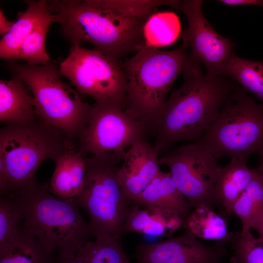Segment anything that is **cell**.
Instances as JSON below:
<instances>
[{"label":"cell","instance_id":"obj_8","mask_svg":"<svg viewBox=\"0 0 263 263\" xmlns=\"http://www.w3.org/2000/svg\"><path fill=\"white\" fill-rule=\"evenodd\" d=\"M123 153H100L86 158L84 183L74 199L86 210L95 239L121 237L131 206L117 178Z\"/></svg>","mask_w":263,"mask_h":263},{"label":"cell","instance_id":"obj_7","mask_svg":"<svg viewBox=\"0 0 263 263\" xmlns=\"http://www.w3.org/2000/svg\"><path fill=\"white\" fill-rule=\"evenodd\" d=\"M246 91L234 89L216 119L193 141L216 160L225 156L247 160L263 151V103H256Z\"/></svg>","mask_w":263,"mask_h":263},{"label":"cell","instance_id":"obj_25","mask_svg":"<svg viewBox=\"0 0 263 263\" xmlns=\"http://www.w3.org/2000/svg\"><path fill=\"white\" fill-rule=\"evenodd\" d=\"M75 256L84 263H131L123 248L121 237L88 241Z\"/></svg>","mask_w":263,"mask_h":263},{"label":"cell","instance_id":"obj_34","mask_svg":"<svg viewBox=\"0 0 263 263\" xmlns=\"http://www.w3.org/2000/svg\"><path fill=\"white\" fill-rule=\"evenodd\" d=\"M54 263H84L76 256L72 257H59L58 260Z\"/></svg>","mask_w":263,"mask_h":263},{"label":"cell","instance_id":"obj_9","mask_svg":"<svg viewBox=\"0 0 263 263\" xmlns=\"http://www.w3.org/2000/svg\"><path fill=\"white\" fill-rule=\"evenodd\" d=\"M60 75L68 78L80 94L95 102H110L124 106L127 80L119 61L100 52L72 45L59 64Z\"/></svg>","mask_w":263,"mask_h":263},{"label":"cell","instance_id":"obj_18","mask_svg":"<svg viewBox=\"0 0 263 263\" xmlns=\"http://www.w3.org/2000/svg\"><path fill=\"white\" fill-rule=\"evenodd\" d=\"M247 160L232 158L221 167L215 189L216 204L221 206L224 215L228 218L236 201L246 188L254 175L253 169L246 164Z\"/></svg>","mask_w":263,"mask_h":263},{"label":"cell","instance_id":"obj_36","mask_svg":"<svg viewBox=\"0 0 263 263\" xmlns=\"http://www.w3.org/2000/svg\"><path fill=\"white\" fill-rule=\"evenodd\" d=\"M255 230L259 234V239L263 243V224L259 226Z\"/></svg>","mask_w":263,"mask_h":263},{"label":"cell","instance_id":"obj_14","mask_svg":"<svg viewBox=\"0 0 263 263\" xmlns=\"http://www.w3.org/2000/svg\"><path fill=\"white\" fill-rule=\"evenodd\" d=\"M158 154L144 139L135 142L123 152L117 178L124 196L131 203L161 170Z\"/></svg>","mask_w":263,"mask_h":263},{"label":"cell","instance_id":"obj_23","mask_svg":"<svg viewBox=\"0 0 263 263\" xmlns=\"http://www.w3.org/2000/svg\"><path fill=\"white\" fill-rule=\"evenodd\" d=\"M184 225L196 237L216 241H228L231 233L227 231L225 219L205 205L195 207Z\"/></svg>","mask_w":263,"mask_h":263},{"label":"cell","instance_id":"obj_27","mask_svg":"<svg viewBox=\"0 0 263 263\" xmlns=\"http://www.w3.org/2000/svg\"><path fill=\"white\" fill-rule=\"evenodd\" d=\"M225 75L230 76L245 90L263 102V62L240 58L234 55Z\"/></svg>","mask_w":263,"mask_h":263},{"label":"cell","instance_id":"obj_6","mask_svg":"<svg viewBox=\"0 0 263 263\" xmlns=\"http://www.w3.org/2000/svg\"><path fill=\"white\" fill-rule=\"evenodd\" d=\"M68 140L38 118L31 122L11 124L0 131V157L10 179L9 194L16 195L38 185L36 173L47 159L55 162L65 151Z\"/></svg>","mask_w":263,"mask_h":263},{"label":"cell","instance_id":"obj_31","mask_svg":"<svg viewBox=\"0 0 263 263\" xmlns=\"http://www.w3.org/2000/svg\"><path fill=\"white\" fill-rule=\"evenodd\" d=\"M0 196L8 195L10 192L9 173L3 159L0 157Z\"/></svg>","mask_w":263,"mask_h":263},{"label":"cell","instance_id":"obj_28","mask_svg":"<svg viewBox=\"0 0 263 263\" xmlns=\"http://www.w3.org/2000/svg\"><path fill=\"white\" fill-rule=\"evenodd\" d=\"M228 241L233 251L231 263H263V243L250 229L231 233Z\"/></svg>","mask_w":263,"mask_h":263},{"label":"cell","instance_id":"obj_11","mask_svg":"<svg viewBox=\"0 0 263 263\" xmlns=\"http://www.w3.org/2000/svg\"><path fill=\"white\" fill-rule=\"evenodd\" d=\"M147 129L113 102H95L85 130L78 138L79 151L93 155L123 153L143 139Z\"/></svg>","mask_w":263,"mask_h":263},{"label":"cell","instance_id":"obj_33","mask_svg":"<svg viewBox=\"0 0 263 263\" xmlns=\"http://www.w3.org/2000/svg\"><path fill=\"white\" fill-rule=\"evenodd\" d=\"M15 21L8 20L4 16L3 11L0 10V34L3 37L12 28Z\"/></svg>","mask_w":263,"mask_h":263},{"label":"cell","instance_id":"obj_21","mask_svg":"<svg viewBox=\"0 0 263 263\" xmlns=\"http://www.w3.org/2000/svg\"><path fill=\"white\" fill-rule=\"evenodd\" d=\"M250 183L234 205L232 213L241 220L242 230L257 228L263 224V179L255 169Z\"/></svg>","mask_w":263,"mask_h":263},{"label":"cell","instance_id":"obj_17","mask_svg":"<svg viewBox=\"0 0 263 263\" xmlns=\"http://www.w3.org/2000/svg\"><path fill=\"white\" fill-rule=\"evenodd\" d=\"M37 118L34 99L19 78L0 80V121L6 125L24 124Z\"/></svg>","mask_w":263,"mask_h":263},{"label":"cell","instance_id":"obj_15","mask_svg":"<svg viewBox=\"0 0 263 263\" xmlns=\"http://www.w3.org/2000/svg\"><path fill=\"white\" fill-rule=\"evenodd\" d=\"M184 196L170 172L160 170L146 188L132 201L131 205L169 212L180 217L185 224L191 213V207Z\"/></svg>","mask_w":263,"mask_h":263},{"label":"cell","instance_id":"obj_26","mask_svg":"<svg viewBox=\"0 0 263 263\" xmlns=\"http://www.w3.org/2000/svg\"><path fill=\"white\" fill-rule=\"evenodd\" d=\"M55 22V16L52 12L45 16L35 27L21 44L15 58L27 63L44 65L50 62L45 41L50 24Z\"/></svg>","mask_w":263,"mask_h":263},{"label":"cell","instance_id":"obj_24","mask_svg":"<svg viewBox=\"0 0 263 263\" xmlns=\"http://www.w3.org/2000/svg\"><path fill=\"white\" fill-rule=\"evenodd\" d=\"M180 30L177 16L169 12L154 13L145 21L143 38L145 46L157 48L171 44Z\"/></svg>","mask_w":263,"mask_h":263},{"label":"cell","instance_id":"obj_20","mask_svg":"<svg viewBox=\"0 0 263 263\" xmlns=\"http://www.w3.org/2000/svg\"><path fill=\"white\" fill-rule=\"evenodd\" d=\"M27 5L25 12L19 14L9 32L0 41L1 58L15 60L16 56L23 41L36 25L51 13L48 1L24 0Z\"/></svg>","mask_w":263,"mask_h":263},{"label":"cell","instance_id":"obj_30","mask_svg":"<svg viewBox=\"0 0 263 263\" xmlns=\"http://www.w3.org/2000/svg\"><path fill=\"white\" fill-rule=\"evenodd\" d=\"M108 4L119 14L135 20L145 21L157 7L169 6L177 9L179 0H106Z\"/></svg>","mask_w":263,"mask_h":263},{"label":"cell","instance_id":"obj_5","mask_svg":"<svg viewBox=\"0 0 263 263\" xmlns=\"http://www.w3.org/2000/svg\"><path fill=\"white\" fill-rule=\"evenodd\" d=\"M7 68L31 91L38 119L71 142L81 136L90 120L93 105L83 102L77 92L62 81L55 64L21 65L13 60Z\"/></svg>","mask_w":263,"mask_h":263},{"label":"cell","instance_id":"obj_22","mask_svg":"<svg viewBox=\"0 0 263 263\" xmlns=\"http://www.w3.org/2000/svg\"><path fill=\"white\" fill-rule=\"evenodd\" d=\"M51 255L31 236L20 232L0 248V263H54Z\"/></svg>","mask_w":263,"mask_h":263},{"label":"cell","instance_id":"obj_32","mask_svg":"<svg viewBox=\"0 0 263 263\" xmlns=\"http://www.w3.org/2000/svg\"><path fill=\"white\" fill-rule=\"evenodd\" d=\"M219 1L229 6L242 5H254L259 6H263V0H221Z\"/></svg>","mask_w":263,"mask_h":263},{"label":"cell","instance_id":"obj_2","mask_svg":"<svg viewBox=\"0 0 263 263\" xmlns=\"http://www.w3.org/2000/svg\"><path fill=\"white\" fill-rule=\"evenodd\" d=\"M60 33L72 45L87 42L115 60L145 46L141 21L126 17L106 0L48 1Z\"/></svg>","mask_w":263,"mask_h":263},{"label":"cell","instance_id":"obj_19","mask_svg":"<svg viewBox=\"0 0 263 263\" xmlns=\"http://www.w3.org/2000/svg\"><path fill=\"white\" fill-rule=\"evenodd\" d=\"M184 224L180 217L169 212L151 208L143 209L131 205L122 232L169 236Z\"/></svg>","mask_w":263,"mask_h":263},{"label":"cell","instance_id":"obj_10","mask_svg":"<svg viewBox=\"0 0 263 263\" xmlns=\"http://www.w3.org/2000/svg\"><path fill=\"white\" fill-rule=\"evenodd\" d=\"M160 164L167 166L172 179L192 207L216 204L215 189L221 166L208 151L195 142L163 153Z\"/></svg>","mask_w":263,"mask_h":263},{"label":"cell","instance_id":"obj_3","mask_svg":"<svg viewBox=\"0 0 263 263\" xmlns=\"http://www.w3.org/2000/svg\"><path fill=\"white\" fill-rule=\"evenodd\" d=\"M183 44L169 51L144 46L119 61L127 88L124 109L147 130L152 124L177 76L189 62Z\"/></svg>","mask_w":263,"mask_h":263},{"label":"cell","instance_id":"obj_35","mask_svg":"<svg viewBox=\"0 0 263 263\" xmlns=\"http://www.w3.org/2000/svg\"><path fill=\"white\" fill-rule=\"evenodd\" d=\"M259 154L260 156V165L258 168L255 169L263 179V151Z\"/></svg>","mask_w":263,"mask_h":263},{"label":"cell","instance_id":"obj_13","mask_svg":"<svg viewBox=\"0 0 263 263\" xmlns=\"http://www.w3.org/2000/svg\"><path fill=\"white\" fill-rule=\"evenodd\" d=\"M191 231L186 229L181 235L151 244L136 247L137 263H221L226 253L224 241L206 245Z\"/></svg>","mask_w":263,"mask_h":263},{"label":"cell","instance_id":"obj_12","mask_svg":"<svg viewBox=\"0 0 263 263\" xmlns=\"http://www.w3.org/2000/svg\"><path fill=\"white\" fill-rule=\"evenodd\" d=\"M202 4L200 0H180L177 9L184 13L188 22L182 33V43L190 49V60L203 64L207 75L222 76L235 55L234 45L211 27L203 14Z\"/></svg>","mask_w":263,"mask_h":263},{"label":"cell","instance_id":"obj_1","mask_svg":"<svg viewBox=\"0 0 263 263\" xmlns=\"http://www.w3.org/2000/svg\"><path fill=\"white\" fill-rule=\"evenodd\" d=\"M183 82L164 102L152 125L153 146L158 154L177 142L199 139L216 119L233 85L222 76L204 74L200 65L189 62Z\"/></svg>","mask_w":263,"mask_h":263},{"label":"cell","instance_id":"obj_29","mask_svg":"<svg viewBox=\"0 0 263 263\" xmlns=\"http://www.w3.org/2000/svg\"><path fill=\"white\" fill-rule=\"evenodd\" d=\"M22 218V210L17 198L12 194L0 196V248L20 233L18 224Z\"/></svg>","mask_w":263,"mask_h":263},{"label":"cell","instance_id":"obj_16","mask_svg":"<svg viewBox=\"0 0 263 263\" xmlns=\"http://www.w3.org/2000/svg\"><path fill=\"white\" fill-rule=\"evenodd\" d=\"M55 163L48 188L59 198H75L84 185L86 159L79 151L75 150L72 142L69 141L65 151Z\"/></svg>","mask_w":263,"mask_h":263},{"label":"cell","instance_id":"obj_4","mask_svg":"<svg viewBox=\"0 0 263 263\" xmlns=\"http://www.w3.org/2000/svg\"><path fill=\"white\" fill-rule=\"evenodd\" d=\"M48 183L14 195L22 212V232L30 235L48 252L57 249L59 257H72L92 236L75 199L57 198L47 191Z\"/></svg>","mask_w":263,"mask_h":263}]
</instances>
